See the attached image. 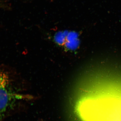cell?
Here are the masks:
<instances>
[{
  "mask_svg": "<svg viewBox=\"0 0 121 121\" xmlns=\"http://www.w3.org/2000/svg\"><path fill=\"white\" fill-rule=\"evenodd\" d=\"M85 118L86 121H121V104L90 102Z\"/></svg>",
  "mask_w": 121,
  "mask_h": 121,
  "instance_id": "cell-1",
  "label": "cell"
},
{
  "mask_svg": "<svg viewBox=\"0 0 121 121\" xmlns=\"http://www.w3.org/2000/svg\"><path fill=\"white\" fill-rule=\"evenodd\" d=\"M13 97L8 75L0 70V121L9 108Z\"/></svg>",
  "mask_w": 121,
  "mask_h": 121,
  "instance_id": "cell-2",
  "label": "cell"
}]
</instances>
